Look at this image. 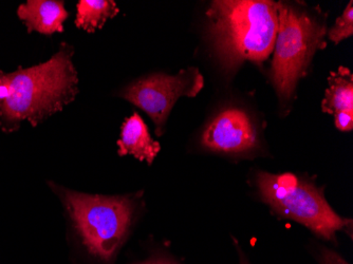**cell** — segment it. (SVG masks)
I'll return each instance as SVG.
<instances>
[{"label": "cell", "instance_id": "cell-3", "mask_svg": "<svg viewBox=\"0 0 353 264\" xmlns=\"http://www.w3.org/2000/svg\"><path fill=\"white\" fill-rule=\"evenodd\" d=\"M69 220L79 253L92 264H112L136 219V196H101L49 182Z\"/></svg>", "mask_w": 353, "mask_h": 264}, {"label": "cell", "instance_id": "cell-13", "mask_svg": "<svg viewBox=\"0 0 353 264\" xmlns=\"http://www.w3.org/2000/svg\"><path fill=\"white\" fill-rule=\"evenodd\" d=\"M319 261L321 264H349L346 260L343 259L339 254L323 247L319 251Z\"/></svg>", "mask_w": 353, "mask_h": 264}, {"label": "cell", "instance_id": "cell-15", "mask_svg": "<svg viewBox=\"0 0 353 264\" xmlns=\"http://www.w3.org/2000/svg\"><path fill=\"white\" fill-rule=\"evenodd\" d=\"M238 252H239L240 264H250L249 261H248L247 258H245V256L243 255V252L240 251L239 247H238Z\"/></svg>", "mask_w": 353, "mask_h": 264}, {"label": "cell", "instance_id": "cell-2", "mask_svg": "<svg viewBox=\"0 0 353 264\" xmlns=\"http://www.w3.org/2000/svg\"><path fill=\"white\" fill-rule=\"evenodd\" d=\"M208 39L225 70L243 61L261 63L274 50L279 3L271 0H218L206 12Z\"/></svg>", "mask_w": 353, "mask_h": 264}, {"label": "cell", "instance_id": "cell-7", "mask_svg": "<svg viewBox=\"0 0 353 264\" xmlns=\"http://www.w3.org/2000/svg\"><path fill=\"white\" fill-rule=\"evenodd\" d=\"M202 144L214 152L243 154L259 145L255 126L245 111L228 108L204 129Z\"/></svg>", "mask_w": 353, "mask_h": 264}, {"label": "cell", "instance_id": "cell-1", "mask_svg": "<svg viewBox=\"0 0 353 264\" xmlns=\"http://www.w3.org/2000/svg\"><path fill=\"white\" fill-rule=\"evenodd\" d=\"M73 54L72 45L63 43L46 63L11 73L0 71L1 130H19L23 121L37 126L75 100L79 77Z\"/></svg>", "mask_w": 353, "mask_h": 264}, {"label": "cell", "instance_id": "cell-14", "mask_svg": "<svg viewBox=\"0 0 353 264\" xmlns=\"http://www.w3.org/2000/svg\"><path fill=\"white\" fill-rule=\"evenodd\" d=\"M134 264H179L176 260L170 258V256L165 255L163 253H157L150 256L148 260L144 261L137 262Z\"/></svg>", "mask_w": 353, "mask_h": 264}, {"label": "cell", "instance_id": "cell-6", "mask_svg": "<svg viewBox=\"0 0 353 264\" xmlns=\"http://www.w3.org/2000/svg\"><path fill=\"white\" fill-rule=\"evenodd\" d=\"M204 77L196 67L178 74L154 73L130 83L119 97L148 113L156 125V134H163L172 107L180 97H195L203 89Z\"/></svg>", "mask_w": 353, "mask_h": 264}, {"label": "cell", "instance_id": "cell-5", "mask_svg": "<svg viewBox=\"0 0 353 264\" xmlns=\"http://www.w3.org/2000/svg\"><path fill=\"white\" fill-rule=\"evenodd\" d=\"M256 185L261 199L275 212L327 240L334 241L336 232L350 224L327 203L323 192L295 174L261 172L256 176Z\"/></svg>", "mask_w": 353, "mask_h": 264}, {"label": "cell", "instance_id": "cell-12", "mask_svg": "<svg viewBox=\"0 0 353 264\" xmlns=\"http://www.w3.org/2000/svg\"><path fill=\"white\" fill-rule=\"evenodd\" d=\"M353 34V3L350 1L342 16L335 21V25L329 31L328 37L334 43H341Z\"/></svg>", "mask_w": 353, "mask_h": 264}, {"label": "cell", "instance_id": "cell-8", "mask_svg": "<svg viewBox=\"0 0 353 264\" xmlns=\"http://www.w3.org/2000/svg\"><path fill=\"white\" fill-rule=\"evenodd\" d=\"M329 87L322 102V110L334 115L335 126L342 131L353 129V75L340 67L328 79Z\"/></svg>", "mask_w": 353, "mask_h": 264}, {"label": "cell", "instance_id": "cell-4", "mask_svg": "<svg viewBox=\"0 0 353 264\" xmlns=\"http://www.w3.org/2000/svg\"><path fill=\"white\" fill-rule=\"evenodd\" d=\"M326 26L305 10L279 3V31L272 63L271 81L281 102L294 94L315 52L325 45Z\"/></svg>", "mask_w": 353, "mask_h": 264}, {"label": "cell", "instance_id": "cell-10", "mask_svg": "<svg viewBox=\"0 0 353 264\" xmlns=\"http://www.w3.org/2000/svg\"><path fill=\"white\" fill-rule=\"evenodd\" d=\"M118 147L119 156L130 154L138 160L146 161L150 165L161 150V145L152 138L148 125L138 113L123 123Z\"/></svg>", "mask_w": 353, "mask_h": 264}, {"label": "cell", "instance_id": "cell-9", "mask_svg": "<svg viewBox=\"0 0 353 264\" xmlns=\"http://www.w3.org/2000/svg\"><path fill=\"white\" fill-rule=\"evenodd\" d=\"M19 19L28 32L52 35L63 31V23L69 17L65 3L59 0H28L17 9Z\"/></svg>", "mask_w": 353, "mask_h": 264}, {"label": "cell", "instance_id": "cell-11", "mask_svg": "<svg viewBox=\"0 0 353 264\" xmlns=\"http://www.w3.org/2000/svg\"><path fill=\"white\" fill-rule=\"evenodd\" d=\"M119 13L120 9L112 0H81L77 5L74 23L79 29L93 33Z\"/></svg>", "mask_w": 353, "mask_h": 264}]
</instances>
